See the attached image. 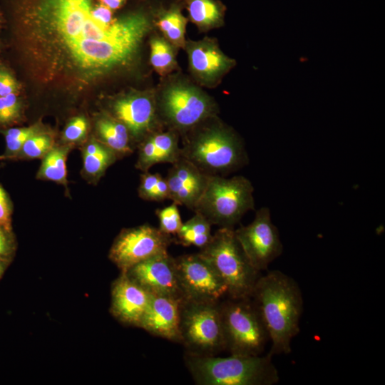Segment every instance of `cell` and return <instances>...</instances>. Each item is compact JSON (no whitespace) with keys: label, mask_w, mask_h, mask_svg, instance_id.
Here are the masks:
<instances>
[{"label":"cell","mask_w":385,"mask_h":385,"mask_svg":"<svg viewBox=\"0 0 385 385\" xmlns=\"http://www.w3.org/2000/svg\"><path fill=\"white\" fill-rule=\"evenodd\" d=\"M26 59L44 82L83 88L135 62L153 19L143 10L111 24L94 14L96 0H10Z\"/></svg>","instance_id":"cell-1"},{"label":"cell","mask_w":385,"mask_h":385,"mask_svg":"<svg viewBox=\"0 0 385 385\" xmlns=\"http://www.w3.org/2000/svg\"><path fill=\"white\" fill-rule=\"evenodd\" d=\"M251 299L267 330L272 356L289 354L291 343L299 332L303 297L298 283L279 270H272L257 279Z\"/></svg>","instance_id":"cell-2"},{"label":"cell","mask_w":385,"mask_h":385,"mask_svg":"<svg viewBox=\"0 0 385 385\" xmlns=\"http://www.w3.org/2000/svg\"><path fill=\"white\" fill-rule=\"evenodd\" d=\"M207 120L188 131L181 157L208 175L225 176L246 165L247 151L235 132L220 121L210 124Z\"/></svg>","instance_id":"cell-3"},{"label":"cell","mask_w":385,"mask_h":385,"mask_svg":"<svg viewBox=\"0 0 385 385\" xmlns=\"http://www.w3.org/2000/svg\"><path fill=\"white\" fill-rule=\"evenodd\" d=\"M184 360L199 385H273L279 381L269 353L264 356L230 354L220 357L186 351Z\"/></svg>","instance_id":"cell-4"},{"label":"cell","mask_w":385,"mask_h":385,"mask_svg":"<svg viewBox=\"0 0 385 385\" xmlns=\"http://www.w3.org/2000/svg\"><path fill=\"white\" fill-rule=\"evenodd\" d=\"M234 228L220 227L199 252L216 270L232 299L251 297L261 276L250 263L235 235Z\"/></svg>","instance_id":"cell-5"},{"label":"cell","mask_w":385,"mask_h":385,"mask_svg":"<svg viewBox=\"0 0 385 385\" xmlns=\"http://www.w3.org/2000/svg\"><path fill=\"white\" fill-rule=\"evenodd\" d=\"M253 192L252 183L244 176L210 175L192 211L211 225L234 228L247 212L255 209Z\"/></svg>","instance_id":"cell-6"},{"label":"cell","mask_w":385,"mask_h":385,"mask_svg":"<svg viewBox=\"0 0 385 385\" xmlns=\"http://www.w3.org/2000/svg\"><path fill=\"white\" fill-rule=\"evenodd\" d=\"M220 312L225 350L235 355H261L270 337L251 297H228L220 302Z\"/></svg>","instance_id":"cell-7"},{"label":"cell","mask_w":385,"mask_h":385,"mask_svg":"<svg viewBox=\"0 0 385 385\" xmlns=\"http://www.w3.org/2000/svg\"><path fill=\"white\" fill-rule=\"evenodd\" d=\"M220 302L181 301L179 331L186 351L215 355L225 350Z\"/></svg>","instance_id":"cell-8"},{"label":"cell","mask_w":385,"mask_h":385,"mask_svg":"<svg viewBox=\"0 0 385 385\" xmlns=\"http://www.w3.org/2000/svg\"><path fill=\"white\" fill-rule=\"evenodd\" d=\"M163 120L170 129L186 133L215 116V103L201 90L185 83H175L163 91L159 103Z\"/></svg>","instance_id":"cell-9"},{"label":"cell","mask_w":385,"mask_h":385,"mask_svg":"<svg viewBox=\"0 0 385 385\" xmlns=\"http://www.w3.org/2000/svg\"><path fill=\"white\" fill-rule=\"evenodd\" d=\"M173 241L171 235L148 223L123 228L113 242L108 257L120 272H125L145 260L168 252Z\"/></svg>","instance_id":"cell-10"},{"label":"cell","mask_w":385,"mask_h":385,"mask_svg":"<svg viewBox=\"0 0 385 385\" xmlns=\"http://www.w3.org/2000/svg\"><path fill=\"white\" fill-rule=\"evenodd\" d=\"M179 286L185 299L220 302L227 288L211 264L200 253L175 257Z\"/></svg>","instance_id":"cell-11"},{"label":"cell","mask_w":385,"mask_h":385,"mask_svg":"<svg viewBox=\"0 0 385 385\" xmlns=\"http://www.w3.org/2000/svg\"><path fill=\"white\" fill-rule=\"evenodd\" d=\"M234 231L250 263L260 272L266 270L282 252L279 232L272 222L268 207L260 208L250 224Z\"/></svg>","instance_id":"cell-12"},{"label":"cell","mask_w":385,"mask_h":385,"mask_svg":"<svg viewBox=\"0 0 385 385\" xmlns=\"http://www.w3.org/2000/svg\"><path fill=\"white\" fill-rule=\"evenodd\" d=\"M156 103L150 93L131 92L114 99L108 113L125 125L137 147L148 135L160 130Z\"/></svg>","instance_id":"cell-13"},{"label":"cell","mask_w":385,"mask_h":385,"mask_svg":"<svg viewBox=\"0 0 385 385\" xmlns=\"http://www.w3.org/2000/svg\"><path fill=\"white\" fill-rule=\"evenodd\" d=\"M125 273L152 295L184 299L178 280L175 257L168 252L145 260Z\"/></svg>","instance_id":"cell-14"},{"label":"cell","mask_w":385,"mask_h":385,"mask_svg":"<svg viewBox=\"0 0 385 385\" xmlns=\"http://www.w3.org/2000/svg\"><path fill=\"white\" fill-rule=\"evenodd\" d=\"M189 68L194 78L201 85L215 86L235 65L213 38L186 41L185 48Z\"/></svg>","instance_id":"cell-15"},{"label":"cell","mask_w":385,"mask_h":385,"mask_svg":"<svg viewBox=\"0 0 385 385\" xmlns=\"http://www.w3.org/2000/svg\"><path fill=\"white\" fill-rule=\"evenodd\" d=\"M150 297L125 272H120L111 286V313L121 323L139 327Z\"/></svg>","instance_id":"cell-16"},{"label":"cell","mask_w":385,"mask_h":385,"mask_svg":"<svg viewBox=\"0 0 385 385\" xmlns=\"http://www.w3.org/2000/svg\"><path fill=\"white\" fill-rule=\"evenodd\" d=\"M210 176L180 157L172 164L165 177L169 188V199L178 205H184L193 210L207 186Z\"/></svg>","instance_id":"cell-17"},{"label":"cell","mask_w":385,"mask_h":385,"mask_svg":"<svg viewBox=\"0 0 385 385\" xmlns=\"http://www.w3.org/2000/svg\"><path fill=\"white\" fill-rule=\"evenodd\" d=\"M183 299L152 295L139 327L152 335L180 343V304Z\"/></svg>","instance_id":"cell-18"},{"label":"cell","mask_w":385,"mask_h":385,"mask_svg":"<svg viewBox=\"0 0 385 385\" xmlns=\"http://www.w3.org/2000/svg\"><path fill=\"white\" fill-rule=\"evenodd\" d=\"M95 138L122 158L133 153L134 145L125 125L108 113L100 114L95 121Z\"/></svg>","instance_id":"cell-19"},{"label":"cell","mask_w":385,"mask_h":385,"mask_svg":"<svg viewBox=\"0 0 385 385\" xmlns=\"http://www.w3.org/2000/svg\"><path fill=\"white\" fill-rule=\"evenodd\" d=\"M83 167L81 175L89 183L96 185L107 169L118 158L111 148L91 137L81 148Z\"/></svg>","instance_id":"cell-20"},{"label":"cell","mask_w":385,"mask_h":385,"mask_svg":"<svg viewBox=\"0 0 385 385\" xmlns=\"http://www.w3.org/2000/svg\"><path fill=\"white\" fill-rule=\"evenodd\" d=\"M190 21L200 31H207L222 26L225 6L218 0H185Z\"/></svg>","instance_id":"cell-21"},{"label":"cell","mask_w":385,"mask_h":385,"mask_svg":"<svg viewBox=\"0 0 385 385\" xmlns=\"http://www.w3.org/2000/svg\"><path fill=\"white\" fill-rule=\"evenodd\" d=\"M73 147L68 144L54 145L41 159L36 179L62 185L68 192L66 160Z\"/></svg>","instance_id":"cell-22"},{"label":"cell","mask_w":385,"mask_h":385,"mask_svg":"<svg viewBox=\"0 0 385 385\" xmlns=\"http://www.w3.org/2000/svg\"><path fill=\"white\" fill-rule=\"evenodd\" d=\"M154 22L169 42L177 48H185L188 19L182 14L179 5L158 10Z\"/></svg>","instance_id":"cell-23"},{"label":"cell","mask_w":385,"mask_h":385,"mask_svg":"<svg viewBox=\"0 0 385 385\" xmlns=\"http://www.w3.org/2000/svg\"><path fill=\"white\" fill-rule=\"evenodd\" d=\"M210 222L202 215L195 212L193 217L183 222L176 234L178 243L188 247L190 245L205 247L212 237Z\"/></svg>","instance_id":"cell-24"},{"label":"cell","mask_w":385,"mask_h":385,"mask_svg":"<svg viewBox=\"0 0 385 385\" xmlns=\"http://www.w3.org/2000/svg\"><path fill=\"white\" fill-rule=\"evenodd\" d=\"M175 48L165 38L157 36L150 40V61L159 75L165 76L177 68Z\"/></svg>","instance_id":"cell-25"},{"label":"cell","mask_w":385,"mask_h":385,"mask_svg":"<svg viewBox=\"0 0 385 385\" xmlns=\"http://www.w3.org/2000/svg\"><path fill=\"white\" fill-rule=\"evenodd\" d=\"M150 136L155 146L157 164L164 163L172 165L181 157L178 133L172 130H160L151 133Z\"/></svg>","instance_id":"cell-26"},{"label":"cell","mask_w":385,"mask_h":385,"mask_svg":"<svg viewBox=\"0 0 385 385\" xmlns=\"http://www.w3.org/2000/svg\"><path fill=\"white\" fill-rule=\"evenodd\" d=\"M55 145L53 135L43 130L29 138L9 160L42 159Z\"/></svg>","instance_id":"cell-27"},{"label":"cell","mask_w":385,"mask_h":385,"mask_svg":"<svg viewBox=\"0 0 385 385\" xmlns=\"http://www.w3.org/2000/svg\"><path fill=\"white\" fill-rule=\"evenodd\" d=\"M46 130L41 123H36L29 126L9 128L0 130L6 142L5 151L0 155V160H9L29 138Z\"/></svg>","instance_id":"cell-28"},{"label":"cell","mask_w":385,"mask_h":385,"mask_svg":"<svg viewBox=\"0 0 385 385\" xmlns=\"http://www.w3.org/2000/svg\"><path fill=\"white\" fill-rule=\"evenodd\" d=\"M23 117V103L16 93L0 97V130L19 123Z\"/></svg>","instance_id":"cell-29"},{"label":"cell","mask_w":385,"mask_h":385,"mask_svg":"<svg viewBox=\"0 0 385 385\" xmlns=\"http://www.w3.org/2000/svg\"><path fill=\"white\" fill-rule=\"evenodd\" d=\"M155 214L159 220V230L166 235H176L183 225L178 205L173 202L169 206L157 209Z\"/></svg>","instance_id":"cell-30"},{"label":"cell","mask_w":385,"mask_h":385,"mask_svg":"<svg viewBox=\"0 0 385 385\" xmlns=\"http://www.w3.org/2000/svg\"><path fill=\"white\" fill-rule=\"evenodd\" d=\"M88 122L84 115L72 118L66 125L61 136V144L74 145L83 142L87 136Z\"/></svg>","instance_id":"cell-31"},{"label":"cell","mask_w":385,"mask_h":385,"mask_svg":"<svg viewBox=\"0 0 385 385\" xmlns=\"http://www.w3.org/2000/svg\"><path fill=\"white\" fill-rule=\"evenodd\" d=\"M137 147L138 151L135 167L142 172H147L152 166L157 164L155 146L150 134L145 137Z\"/></svg>","instance_id":"cell-32"},{"label":"cell","mask_w":385,"mask_h":385,"mask_svg":"<svg viewBox=\"0 0 385 385\" xmlns=\"http://www.w3.org/2000/svg\"><path fill=\"white\" fill-rule=\"evenodd\" d=\"M160 175L159 173L143 172L138 188V195L141 199L153 201L155 188Z\"/></svg>","instance_id":"cell-33"},{"label":"cell","mask_w":385,"mask_h":385,"mask_svg":"<svg viewBox=\"0 0 385 385\" xmlns=\"http://www.w3.org/2000/svg\"><path fill=\"white\" fill-rule=\"evenodd\" d=\"M16 249V242L12 232L0 226V260L11 262Z\"/></svg>","instance_id":"cell-34"},{"label":"cell","mask_w":385,"mask_h":385,"mask_svg":"<svg viewBox=\"0 0 385 385\" xmlns=\"http://www.w3.org/2000/svg\"><path fill=\"white\" fill-rule=\"evenodd\" d=\"M13 207L11 200L0 184V226L12 232Z\"/></svg>","instance_id":"cell-35"},{"label":"cell","mask_w":385,"mask_h":385,"mask_svg":"<svg viewBox=\"0 0 385 385\" xmlns=\"http://www.w3.org/2000/svg\"><path fill=\"white\" fill-rule=\"evenodd\" d=\"M20 85L13 73L5 66L0 64V97L11 93L17 94Z\"/></svg>","instance_id":"cell-36"},{"label":"cell","mask_w":385,"mask_h":385,"mask_svg":"<svg viewBox=\"0 0 385 385\" xmlns=\"http://www.w3.org/2000/svg\"><path fill=\"white\" fill-rule=\"evenodd\" d=\"M128 0H98L111 10L114 11L121 8Z\"/></svg>","instance_id":"cell-37"},{"label":"cell","mask_w":385,"mask_h":385,"mask_svg":"<svg viewBox=\"0 0 385 385\" xmlns=\"http://www.w3.org/2000/svg\"><path fill=\"white\" fill-rule=\"evenodd\" d=\"M9 263H10V262L0 260V279L3 276L5 270H6L7 267L9 266Z\"/></svg>","instance_id":"cell-38"},{"label":"cell","mask_w":385,"mask_h":385,"mask_svg":"<svg viewBox=\"0 0 385 385\" xmlns=\"http://www.w3.org/2000/svg\"><path fill=\"white\" fill-rule=\"evenodd\" d=\"M2 21V15H1V13L0 11V24L1 23Z\"/></svg>","instance_id":"cell-39"}]
</instances>
